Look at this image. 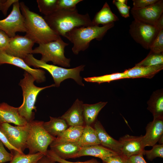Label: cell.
I'll return each instance as SVG.
<instances>
[{
	"label": "cell",
	"instance_id": "ab89813d",
	"mask_svg": "<svg viewBox=\"0 0 163 163\" xmlns=\"http://www.w3.org/2000/svg\"><path fill=\"white\" fill-rule=\"evenodd\" d=\"M10 38L3 31L0 30V51H5L8 47Z\"/></svg>",
	"mask_w": 163,
	"mask_h": 163
},
{
	"label": "cell",
	"instance_id": "e0dca14e",
	"mask_svg": "<svg viewBox=\"0 0 163 163\" xmlns=\"http://www.w3.org/2000/svg\"><path fill=\"white\" fill-rule=\"evenodd\" d=\"M82 101L77 99L72 106L60 117L70 126H84Z\"/></svg>",
	"mask_w": 163,
	"mask_h": 163
},
{
	"label": "cell",
	"instance_id": "8992f818",
	"mask_svg": "<svg viewBox=\"0 0 163 163\" xmlns=\"http://www.w3.org/2000/svg\"><path fill=\"white\" fill-rule=\"evenodd\" d=\"M43 122L34 120L29 122L30 129L26 143L29 154L40 152L46 155L48 146L56 138L45 129Z\"/></svg>",
	"mask_w": 163,
	"mask_h": 163
},
{
	"label": "cell",
	"instance_id": "d6a6232c",
	"mask_svg": "<svg viewBox=\"0 0 163 163\" xmlns=\"http://www.w3.org/2000/svg\"><path fill=\"white\" fill-rule=\"evenodd\" d=\"M150 52L161 53L163 52V30L159 31L150 48Z\"/></svg>",
	"mask_w": 163,
	"mask_h": 163
},
{
	"label": "cell",
	"instance_id": "2e32d148",
	"mask_svg": "<svg viewBox=\"0 0 163 163\" xmlns=\"http://www.w3.org/2000/svg\"><path fill=\"white\" fill-rule=\"evenodd\" d=\"M3 123H12L18 126H24L27 122L19 113L18 107L3 102L0 104V124Z\"/></svg>",
	"mask_w": 163,
	"mask_h": 163
},
{
	"label": "cell",
	"instance_id": "9a60e30c",
	"mask_svg": "<svg viewBox=\"0 0 163 163\" xmlns=\"http://www.w3.org/2000/svg\"><path fill=\"white\" fill-rule=\"evenodd\" d=\"M145 135L142 136V142L144 148L152 146L156 144L163 136V118L153 119L146 127Z\"/></svg>",
	"mask_w": 163,
	"mask_h": 163
},
{
	"label": "cell",
	"instance_id": "1f68e13d",
	"mask_svg": "<svg viewBox=\"0 0 163 163\" xmlns=\"http://www.w3.org/2000/svg\"><path fill=\"white\" fill-rule=\"evenodd\" d=\"M149 150H144L143 155H145L147 158L152 161L157 157L163 158V145L155 144Z\"/></svg>",
	"mask_w": 163,
	"mask_h": 163
},
{
	"label": "cell",
	"instance_id": "30bf717a",
	"mask_svg": "<svg viewBox=\"0 0 163 163\" xmlns=\"http://www.w3.org/2000/svg\"><path fill=\"white\" fill-rule=\"evenodd\" d=\"M0 30L10 38L15 36L17 32H26L24 18L21 12L19 0L13 4L12 10L9 15L0 20Z\"/></svg>",
	"mask_w": 163,
	"mask_h": 163
},
{
	"label": "cell",
	"instance_id": "484cf974",
	"mask_svg": "<svg viewBox=\"0 0 163 163\" xmlns=\"http://www.w3.org/2000/svg\"><path fill=\"white\" fill-rule=\"evenodd\" d=\"M50 117V120L44 122L43 126L45 129L52 136H57L68 128L66 121L60 117Z\"/></svg>",
	"mask_w": 163,
	"mask_h": 163
},
{
	"label": "cell",
	"instance_id": "8d00e7d4",
	"mask_svg": "<svg viewBox=\"0 0 163 163\" xmlns=\"http://www.w3.org/2000/svg\"><path fill=\"white\" fill-rule=\"evenodd\" d=\"M4 144L0 140V163L10 161L12 159L13 155L8 152L4 147Z\"/></svg>",
	"mask_w": 163,
	"mask_h": 163
},
{
	"label": "cell",
	"instance_id": "3957f363",
	"mask_svg": "<svg viewBox=\"0 0 163 163\" xmlns=\"http://www.w3.org/2000/svg\"><path fill=\"white\" fill-rule=\"evenodd\" d=\"M114 26L113 23L102 27L92 25L75 27L67 33L64 37L73 44L72 52L78 55L81 51L87 49L92 40H101L108 30Z\"/></svg>",
	"mask_w": 163,
	"mask_h": 163
},
{
	"label": "cell",
	"instance_id": "bcb514c9",
	"mask_svg": "<svg viewBox=\"0 0 163 163\" xmlns=\"http://www.w3.org/2000/svg\"><path fill=\"white\" fill-rule=\"evenodd\" d=\"M163 136H161L158 142L160 144H163Z\"/></svg>",
	"mask_w": 163,
	"mask_h": 163
},
{
	"label": "cell",
	"instance_id": "52a82bcc",
	"mask_svg": "<svg viewBox=\"0 0 163 163\" xmlns=\"http://www.w3.org/2000/svg\"><path fill=\"white\" fill-rule=\"evenodd\" d=\"M68 45L60 37L56 40L39 44L33 50L32 54H40V60L45 63L51 61L54 65L69 67L70 59L66 58L64 55L65 47Z\"/></svg>",
	"mask_w": 163,
	"mask_h": 163
},
{
	"label": "cell",
	"instance_id": "ac0fdd59",
	"mask_svg": "<svg viewBox=\"0 0 163 163\" xmlns=\"http://www.w3.org/2000/svg\"><path fill=\"white\" fill-rule=\"evenodd\" d=\"M93 124L100 145L120 154L121 144L119 141L114 139L107 133L99 121L97 120Z\"/></svg>",
	"mask_w": 163,
	"mask_h": 163
},
{
	"label": "cell",
	"instance_id": "7a4b0ae2",
	"mask_svg": "<svg viewBox=\"0 0 163 163\" xmlns=\"http://www.w3.org/2000/svg\"><path fill=\"white\" fill-rule=\"evenodd\" d=\"M43 18L53 30L64 37L67 33L75 27L93 25L88 14H80L77 8L59 10L44 16Z\"/></svg>",
	"mask_w": 163,
	"mask_h": 163
},
{
	"label": "cell",
	"instance_id": "9c48e42d",
	"mask_svg": "<svg viewBox=\"0 0 163 163\" xmlns=\"http://www.w3.org/2000/svg\"><path fill=\"white\" fill-rule=\"evenodd\" d=\"M29 129V123L24 126H13L8 123L0 124V131L8 142L22 154L27 148Z\"/></svg>",
	"mask_w": 163,
	"mask_h": 163
},
{
	"label": "cell",
	"instance_id": "f1b7e54d",
	"mask_svg": "<svg viewBox=\"0 0 163 163\" xmlns=\"http://www.w3.org/2000/svg\"><path fill=\"white\" fill-rule=\"evenodd\" d=\"M125 78L124 73L117 72L103 75L85 78L84 80L88 82L97 83L99 84L108 82L115 80Z\"/></svg>",
	"mask_w": 163,
	"mask_h": 163
},
{
	"label": "cell",
	"instance_id": "74e56055",
	"mask_svg": "<svg viewBox=\"0 0 163 163\" xmlns=\"http://www.w3.org/2000/svg\"><path fill=\"white\" fill-rule=\"evenodd\" d=\"M101 160L102 163H126V158L120 154L107 156Z\"/></svg>",
	"mask_w": 163,
	"mask_h": 163
},
{
	"label": "cell",
	"instance_id": "d6986e66",
	"mask_svg": "<svg viewBox=\"0 0 163 163\" xmlns=\"http://www.w3.org/2000/svg\"><path fill=\"white\" fill-rule=\"evenodd\" d=\"M163 69V65L149 66H135L126 70L125 78H151Z\"/></svg>",
	"mask_w": 163,
	"mask_h": 163
},
{
	"label": "cell",
	"instance_id": "44dd1931",
	"mask_svg": "<svg viewBox=\"0 0 163 163\" xmlns=\"http://www.w3.org/2000/svg\"><path fill=\"white\" fill-rule=\"evenodd\" d=\"M84 126H70L57 137H56L50 145L68 142H77L82 135Z\"/></svg>",
	"mask_w": 163,
	"mask_h": 163
},
{
	"label": "cell",
	"instance_id": "4fadbf2b",
	"mask_svg": "<svg viewBox=\"0 0 163 163\" xmlns=\"http://www.w3.org/2000/svg\"><path fill=\"white\" fill-rule=\"evenodd\" d=\"M4 64L12 65L24 69L30 74L37 82H42L46 80L45 72L43 70L33 69L24 60L9 55L4 51H0V65Z\"/></svg>",
	"mask_w": 163,
	"mask_h": 163
},
{
	"label": "cell",
	"instance_id": "d590c367",
	"mask_svg": "<svg viewBox=\"0 0 163 163\" xmlns=\"http://www.w3.org/2000/svg\"><path fill=\"white\" fill-rule=\"evenodd\" d=\"M113 3L117 8L121 16L125 18L129 16V10L130 7L126 4L119 2L117 0H114Z\"/></svg>",
	"mask_w": 163,
	"mask_h": 163
},
{
	"label": "cell",
	"instance_id": "5bb4252c",
	"mask_svg": "<svg viewBox=\"0 0 163 163\" xmlns=\"http://www.w3.org/2000/svg\"><path fill=\"white\" fill-rule=\"evenodd\" d=\"M142 135L135 136L126 134L120 137V154L125 158L132 156L143 153L145 150L142 142Z\"/></svg>",
	"mask_w": 163,
	"mask_h": 163
},
{
	"label": "cell",
	"instance_id": "b9f144b4",
	"mask_svg": "<svg viewBox=\"0 0 163 163\" xmlns=\"http://www.w3.org/2000/svg\"><path fill=\"white\" fill-rule=\"evenodd\" d=\"M143 153L132 156L126 158V163H147L144 159Z\"/></svg>",
	"mask_w": 163,
	"mask_h": 163
},
{
	"label": "cell",
	"instance_id": "8fae6325",
	"mask_svg": "<svg viewBox=\"0 0 163 163\" xmlns=\"http://www.w3.org/2000/svg\"><path fill=\"white\" fill-rule=\"evenodd\" d=\"M34 43L25 36L17 34L10 38L8 46L4 51L9 55L24 60L32 54Z\"/></svg>",
	"mask_w": 163,
	"mask_h": 163
},
{
	"label": "cell",
	"instance_id": "7c38bea8",
	"mask_svg": "<svg viewBox=\"0 0 163 163\" xmlns=\"http://www.w3.org/2000/svg\"><path fill=\"white\" fill-rule=\"evenodd\" d=\"M163 1L158 0L155 3L147 7L131 10L134 19L145 23L155 25L163 14Z\"/></svg>",
	"mask_w": 163,
	"mask_h": 163
},
{
	"label": "cell",
	"instance_id": "d4e9b609",
	"mask_svg": "<svg viewBox=\"0 0 163 163\" xmlns=\"http://www.w3.org/2000/svg\"><path fill=\"white\" fill-rule=\"evenodd\" d=\"M107 103V102H100L94 104H83V115L85 125L91 126L97 120L99 112Z\"/></svg>",
	"mask_w": 163,
	"mask_h": 163
},
{
	"label": "cell",
	"instance_id": "4dcf8cb0",
	"mask_svg": "<svg viewBox=\"0 0 163 163\" xmlns=\"http://www.w3.org/2000/svg\"><path fill=\"white\" fill-rule=\"evenodd\" d=\"M163 65V54H158L150 52L143 60L136 64L135 66H149Z\"/></svg>",
	"mask_w": 163,
	"mask_h": 163
},
{
	"label": "cell",
	"instance_id": "f546056e",
	"mask_svg": "<svg viewBox=\"0 0 163 163\" xmlns=\"http://www.w3.org/2000/svg\"><path fill=\"white\" fill-rule=\"evenodd\" d=\"M39 11L45 16L52 14L57 10L58 0H37Z\"/></svg>",
	"mask_w": 163,
	"mask_h": 163
},
{
	"label": "cell",
	"instance_id": "ba28073f",
	"mask_svg": "<svg viewBox=\"0 0 163 163\" xmlns=\"http://www.w3.org/2000/svg\"><path fill=\"white\" fill-rule=\"evenodd\" d=\"M160 30L155 25L134 19L130 25L129 34L133 40L147 50Z\"/></svg>",
	"mask_w": 163,
	"mask_h": 163
},
{
	"label": "cell",
	"instance_id": "e575fe53",
	"mask_svg": "<svg viewBox=\"0 0 163 163\" xmlns=\"http://www.w3.org/2000/svg\"><path fill=\"white\" fill-rule=\"evenodd\" d=\"M82 0H58L57 10L64 9L73 10L76 9V5Z\"/></svg>",
	"mask_w": 163,
	"mask_h": 163
},
{
	"label": "cell",
	"instance_id": "f35d334b",
	"mask_svg": "<svg viewBox=\"0 0 163 163\" xmlns=\"http://www.w3.org/2000/svg\"><path fill=\"white\" fill-rule=\"evenodd\" d=\"M158 0H133V8L138 9L144 8L152 5Z\"/></svg>",
	"mask_w": 163,
	"mask_h": 163
},
{
	"label": "cell",
	"instance_id": "4316f807",
	"mask_svg": "<svg viewBox=\"0 0 163 163\" xmlns=\"http://www.w3.org/2000/svg\"><path fill=\"white\" fill-rule=\"evenodd\" d=\"M77 143L81 147L100 145L96 130L91 126L88 125L84 126Z\"/></svg>",
	"mask_w": 163,
	"mask_h": 163
},
{
	"label": "cell",
	"instance_id": "cb8c5ba5",
	"mask_svg": "<svg viewBox=\"0 0 163 163\" xmlns=\"http://www.w3.org/2000/svg\"><path fill=\"white\" fill-rule=\"evenodd\" d=\"M118 17L111 11L107 2H106L101 9L95 15L92 22L93 25H103L114 23L119 20Z\"/></svg>",
	"mask_w": 163,
	"mask_h": 163
},
{
	"label": "cell",
	"instance_id": "6da1fadb",
	"mask_svg": "<svg viewBox=\"0 0 163 163\" xmlns=\"http://www.w3.org/2000/svg\"><path fill=\"white\" fill-rule=\"evenodd\" d=\"M19 4L24 19L26 29L25 36L39 44L56 40L61 37L50 27L43 18L30 11L24 2H21Z\"/></svg>",
	"mask_w": 163,
	"mask_h": 163
},
{
	"label": "cell",
	"instance_id": "ee69618b",
	"mask_svg": "<svg viewBox=\"0 0 163 163\" xmlns=\"http://www.w3.org/2000/svg\"><path fill=\"white\" fill-rule=\"evenodd\" d=\"M54 161L46 155H44L36 163H55Z\"/></svg>",
	"mask_w": 163,
	"mask_h": 163
},
{
	"label": "cell",
	"instance_id": "5b68a950",
	"mask_svg": "<svg viewBox=\"0 0 163 163\" xmlns=\"http://www.w3.org/2000/svg\"><path fill=\"white\" fill-rule=\"evenodd\" d=\"M24 60L30 66L41 68L47 70L53 78L55 86H59L61 83L69 78L73 79L78 84L84 86L80 72L84 70L85 66L81 65L72 69H66L54 65L47 64L34 58L32 54H29Z\"/></svg>",
	"mask_w": 163,
	"mask_h": 163
},
{
	"label": "cell",
	"instance_id": "277c9868",
	"mask_svg": "<svg viewBox=\"0 0 163 163\" xmlns=\"http://www.w3.org/2000/svg\"><path fill=\"white\" fill-rule=\"evenodd\" d=\"M24 76V78L20 80L19 83L22 90L23 100L22 104L18 107V111L20 114L29 123L34 119L35 113L33 111H36L35 105L39 93L44 89L55 85L53 84L43 87H38L34 85L35 80L30 74L25 71Z\"/></svg>",
	"mask_w": 163,
	"mask_h": 163
},
{
	"label": "cell",
	"instance_id": "ffe728a7",
	"mask_svg": "<svg viewBox=\"0 0 163 163\" xmlns=\"http://www.w3.org/2000/svg\"><path fill=\"white\" fill-rule=\"evenodd\" d=\"M119 154L100 145L82 147L80 150L72 158L84 156H91L101 159L107 156Z\"/></svg>",
	"mask_w": 163,
	"mask_h": 163
},
{
	"label": "cell",
	"instance_id": "7402d4cb",
	"mask_svg": "<svg viewBox=\"0 0 163 163\" xmlns=\"http://www.w3.org/2000/svg\"><path fill=\"white\" fill-rule=\"evenodd\" d=\"M50 150L61 158L66 160L72 158L82 148L77 142L50 145Z\"/></svg>",
	"mask_w": 163,
	"mask_h": 163
},
{
	"label": "cell",
	"instance_id": "603a6c76",
	"mask_svg": "<svg viewBox=\"0 0 163 163\" xmlns=\"http://www.w3.org/2000/svg\"><path fill=\"white\" fill-rule=\"evenodd\" d=\"M147 109L152 114L153 119L163 118V92L161 89L154 91L147 102Z\"/></svg>",
	"mask_w": 163,
	"mask_h": 163
},
{
	"label": "cell",
	"instance_id": "7bdbcfd3",
	"mask_svg": "<svg viewBox=\"0 0 163 163\" xmlns=\"http://www.w3.org/2000/svg\"><path fill=\"white\" fill-rule=\"evenodd\" d=\"M0 140L2 142L4 145L10 151L11 153L13 155L17 152H20L17 149L10 144L5 136L0 131Z\"/></svg>",
	"mask_w": 163,
	"mask_h": 163
},
{
	"label": "cell",
	"instance_id": "c3c4849f",
	"mask_svg": "<svg viewBox=\"0 0 163 163\" xmlns=\"http://www.w3.org/2000/svg\"><path fill=\"white\" fill-rule=\"evenodd\" d=\"M57 163H61L57 162Z\"/></svg>",
	"mask_w": 163,
	"mask_h": 163
},
{
	"label": "cell",
	"instance_id": "83f0119b",
	"mask_svg": "<svg viewBox=\"0 0 163 163\" xmlns=\"http://www.w3.org/2000/svg\"><path fill=\"white\" fill-rule=\"evenodd\" d=\"M44 155L40 152L25 154L17 152L13 155V158L9 163H36Z\"/></svg>",
	"mask_w": 163,
	"mask_h": 163
},
{
	"label": "cell",
	"instance_id": "836d02e7",
	"mask_svg": "<svg viewBox=\"0 0 163 163\" xmlns=\"http://www.w3.org/2000/svg\"><path fill=\"white\" fill-rule=\"evenodd\" d=\"M46 155L54 161L61 163H100L97 160L94 158L83 162H73L69 161L66 159L61 158L50 150H48Z\"/></svg>",
	"mask_w": 163,
	"mask_h": 163
},
{
	"label": "cell",
	"instance_id": "7dc6e473",
	"mask_svg": "<svg viewBox=\"0 0 163 163\" xmlns=\"http://www.w3.org/2000/svg\"><path fill=\"white\" fill-rule=\"evenodd\" d=\"M119 2L127 4V0H117Z\"/></svg>",
	"mask_w": 163,
	"mask_h": 163
},
{
	"label": "cell",
	"instance_id": "60d3db41",
	"mask_svg": "<svg viewBox=\"0 0 163 163\" xmlns=\"http://www.w3.org/2000/svg\"><path fill=\"white\" fill-rule=\"evenodd\" d=\"M18 0H0V10L4 16L7 15V12L10 6Z\"/></svg>",
	"mask_w": 163,
	"mask_h": 163
},
{
	"label": "cell",
	"instance_id": "f6af8a7d",
	"mask_svg": "<svg viewBox=\"0 0 163 163\" xmlns=\"http://www.w3.org/2000/svg\"><path fill=\"white\" fill-rule=\"evenodd\" d=\"M155 25L159 30H163V14L161 16Z\"/></svg>",
	"mask_w": 163,
	"mask_h": 163
}]
</instances>
